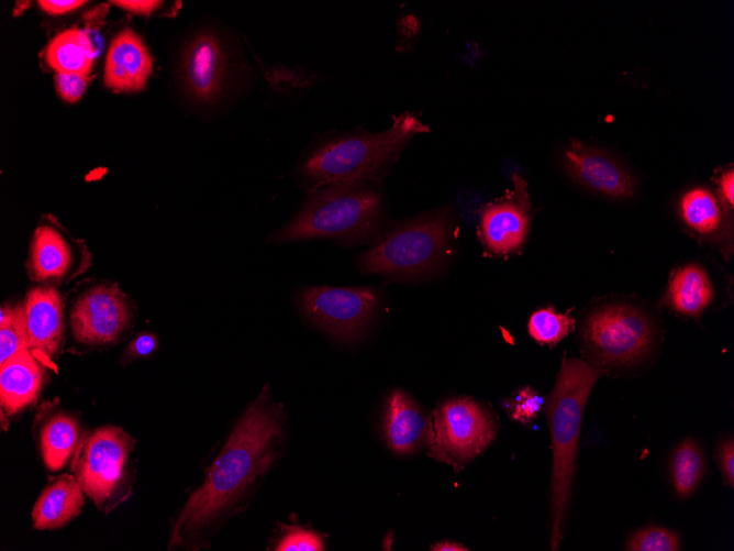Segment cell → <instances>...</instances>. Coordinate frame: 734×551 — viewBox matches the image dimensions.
<instances>
[{
    "instance_id": "1",
    "label": "cell",
    "mask_w": 734,
    "mask_h": 551,
    "mask_svg": "<svg viewBox=\"0 0 734 551\" xmlns=\"http://www.w3.org/2000/svg\"><path fill=\"white\" fill-rule=\"evenodd\" d=\"M283 409L266 384L236 421L205 471L202 484L187 498L170 530L168 549L198 550L244 509L257 482L279 456Z\"/></svg>"
},
{
    "instance_id": "2",
    "label": "cell",
    "mask_w": 734,
    "mask_h": 551,
    "mask_svg": "<svg viewBox=\"0 0 734 551\" xmlns=\"http://www.w3.org/2000/svg\"><path fill=\"white\" fill-rule=\"evenodd\" d=\"M427 131L416 115L404 112L386 131L337 135L316 144L302 157L298 173L308 191L327 184L375 180L412 136Z\"/></svg>"
},
{
    "instance_id": "3",
    "label": "cell",
    "mask_w": 734,
    "mask_h": 551,
    "mask_svg": "<svg viewBox=\"0 0 734 551\" xmlns=\"http://www.w3.org/2000/svg\"><path fill=\"white\" fill-rule=\"evenodd\" d=\"M600 374L598 366L564 356L556 383L546 399L550 429L553 466L550 482V548L563 538L570 491L576 470L578 439L588 396Z\"/></svg>"
},
{
    "instance_id": "4",
    "label": "cell",
    "mask_w": 734,
    "mask_h": 551,
    "mask_svg": "<svg viewBox=\"0 0 734 551\" xmlns=\"http://www.w3.org/2000/svg\"><path fill=\"white\" fill-rule=\"evenodd\" d=\"M382 198L367 183H335L308 191L302 206L267 238L270 243L332 238L360 243L379 236Z\"/></svg>"
},
{
    "instance_id": "5",
    "label": "cell",
    "mask_w": 734,
    "mask_h": 551,
    "mask_svg": "<svg viewBox=\"0 0 734 551\" xmlns=\"http://www.w3.org/2000/svg\"><path fill=\"white\" fill-rule=\"evenodd\" d=\"M451 224L446 209L394 224L357 256V265L365 273L392 279L427 274L445 256Z\"/></svg>"
},
{
    "instance_id": "6",
    "label": "cell",
    "mask_w": 734,
    "mask_h": 551,
    "mask_svg": "<svg viewBox=\"0 0 734 551\" xmlns=\"http://www.w3.org/2000/svg\"><path fill=\"white\" fill-rule=\"evenodd\" d=\"M135 439L116 426H102L86 433L71 462V471L84 493L103 514H109L132 494Z\"/></svg>"
},
{
    "instance_id": "7",
    "label": "cell",
    "mask_w": 734,
    "mask_h": 551,
    "mask_svg": "<svg viewBox=\"0 0 734 551\" xmlns=\"http://www.w3.org/2000/svg\"><path fill=\"white\" fill-rule=\"evenodd\" d=\"M429 456L459 472L486 450L496 437L491 415L471 398H454L432 414Z\"/></svg>"
},
{
    "instance_id": "8",
    "label": "cell",
    "mask_w": 734,
    "mask_h": 551,
    "mask_svg": "<svg viewBox=\"0 0 734 551\" xmlns=\"http://www.w3.org/2000/svg\"><path fill=\"white\" fill-rule=\"evenodd\" d=\"M298 306L318 327L333 338L353 343L360 340L378 307V296L369 287H303Z\"/></svg>"
},
{
    "instance_id": "9",
    "label": "cell",
    "mask_w": 734,
    "mask_h": 551,
    "mask_svg": "<svg viewBox=\"0 0 734 551\" xmlns=\"http://www.w3.org/2000/svg\"><path fill=\"white\" fill-rule=\"evenodd\" d=\"M583 339L601 362L623 365L647 352L653 340V327L640 309L629 305H610L588 317Z\"/></svg>"
},
{
    "instance_id": "10",
    "label": "cell",
    "mask_w": 734,
    "mask_h": 551,
    "mask_svg": "<svg viewBox=\"0 0 734 551\" xmlns=\"http://www.w3.org/2000/svg\"><path fill=\"white\" fill-rule=\"evenodd\" d=\"M132 319L131 304L122 290L115 284L101 283L84 290L74 302L71 333L84 345H110L125 333Z\"/></svg>"
},
{
    "instance_id": "11",
    "label": "cell",
    "mask_w": 734,
    "mask_h": 551,
    "mask_svg": "<svg viewBox=\"0 0 734 551\" xmlns=\"http://www.w3.org/2000/svg\"><path fill=\"white\" fill-rule=\"evenodd\" d=\"M27 271L31 279L52 284H64L89 265L87 251L74 244L55 227L41 224L34 232Z\"/></svg>"
},
{
    "instance_id": "12",
    "label": "cell",
    "mask_w": 734,
    "mask_h": 551,
    "mask_svg": "<svg viewBox=\"0 0 734 551\" xmlns=\"http://www.w3.org/2000/svg\"><path fill=\"white\" fill-rule=\"evenodd\" d=\"M514 188L510 197L488 205L481 212V240L496 254L518 250L529 231L530 202L526 184L519 175H514Z\"/></svg>"
},
{
    "instance_id": "13",
    "label": "cell",
    "mask_w": 734,
    "mask_h": 551,
    "mask_svg": "<svg viewBox=\"0 0 734 551\" xmlns=\"http://www.w3.org/2000/svg\"><path fill=\"white\" fill-rule=\"evenodd\" d=\"M224 47L212 32L196 34L186 45L180 77L188 93L200 102L213 100L222 90L226 76Z\"/></svg>"
},
{
    "instance_id": "14",
    "label": "cell",
    "mask_w": 734,
    "mask_h": 551,
    "mask_svg": "<svg viewBox=\"0 0 734 551\" xmlns=\"http://www.w3.org/2000/svg\"><path fill=\"white\" fill-rule=\"evenodd\" d=\"M24 309L30 351L46 366L53 364L64 341V308L58 290L37 286L25 296Z\"/></svg>"
},
{
    "instance_id": "15",
    "label": "cell",
    "mask_w": 734,
    "mask_h": 551,
    "mask_svg": "<svg viewBox=\"0 0 734 551\" xmlns=\"http://www.w3.org/2000/svg\"><path fill=\"white\" fill-rule=\"evenodd\" d=\"M34 434L44 465L57 472L73 462L86 433L74 414L46 403L36 415Z\"/></svg>"
},
{
    "instance_id": "16",
    "label": "cell",
    "mask_w": 734,
    "mask_h": 551,
    "mask_svg": "<svg viewBox=\"0 0 734 551\" xmlns=\"http://www.w3.org/2000/svg\"><path fill=\"white\" fill-rule=\"evenodd\" d=\"M567 170L586 187L613 198L633 195L631 174L605 154L572 141L564 152Z\"/></svg>"
},
{
    "instance_id": "17",
    "label": "cell",
    "mask_w": 734,
    "mask_h": 551,
    "mask_svg": "<svg viewBox=\"0 0 734 551\" xmlns=\"http://www.w3.org/2000/svg\"><path fill=\"white\" fill-rule=\"evenodd\" d=\"M45 364L30 350L22 351L0 364L1 420L33 404L45 381Z\"/></svg>"
},
{
    "instance_id": "18",
    "label": "cell",
    "mask_w": 734,
    "mask_h": 551,
    "mask_svg": "<svg viewBox=\"0 0 734 551\" xmlns=\"http://www.w3.org/2000/svg\"><path fill=\"white\" fill-rule=\"evenodd\" d=\"M432 419L405 393L394 389L388 398L383 433L388 447L398 454H411L427 445Z\"/></svg>"
},
{
    "instance_id": "19",
    "label": "cell",
    "mask_w": 734,
    "mask_h": 551,
    "mask_svg": "<svg viewBox=\"0 0 734 551\" xmlns=\"http://www.w3.org/2000/svg\"><path fill=\"white\" fill-rule=\"evenodd\" d=\"M152 69V58L132 30L126 29L113 38L104 68L108 87L122 91L140 90L145 86Z\"/></svg>"
},
{
    "instance_id": "20",
    "label": "cell",
    "mask_w": 734,
    "mask_h": 551,
    "mask_svg": "<svg viewBox=\"0 0 734 551\" xmlns=\"http://www.w3.org/2000/svg\"><path fill=\"white\" fill-rule=\"evenodd\" d=\"M84 491L74 474H62L41 492L32 513L36 530H54L76 518L85 504Z\"/></svg>"
},
{
    "instance_id": "21",
    "label": "cell",
    "mask_w": 734,
    "mask_h": 551,
    "mask_svg": "<svg viewBox=\"0 0 734 551\" xmlns=\"http://www.w3.org/2000/svg\"><path fill=\"white\" fill-rule=\"evenodd\" d=\"M97 52L84 30L70 29L59 33L46 48L45 57L57 73L87 76Z\"/></svg>"
},
{
    "instance_id": "22",
    "label": "cell",
    "mask_w": 734,
    "mask_h": 551,
    "mask_svg": "<svg viewBox=\"0 0 734 551\" xmlns=\"http://www.w3.org/2000/svg\"><path fill=\"white\" fill-rule=\"evenodd\" d=\"M713 287L705 272L697 265L678 269L668 288L667 302L678 312L697 316L711 302Z\"/></svg>"
},
{
    "instance_id": "23",
    "label": "cell",
    "mask_w": 734,
    "mask_h": 551,
    "mask_svg": "<svg viewBox=\"0 0 734 551\" xmlns=\"http://www.w3.org/2000/svg\"><path fill=\"white\" fill-rule=\"evenodd\" d=\"M704 473V456L701 448L690 438L682 440L670 459V476L675 493L680 498L689 497L699 486Z\"/></svg>"
},
{
    "instance_id": "24",
    "label": "cell",
    "mask_w": 734,
    "mask_h": 551,
    "mask_svg": "<svg viewBox=\"0 0 734 551\" xmlns=\"http://www.w3.org/2000/svg\"><path fill=\"white\" fill-rule=\"evenodd\" d=\"M680 211L685 222L702 234L716 231L722 222V209L716 197L702 187L692 188L682 196Z\"/></svg>"
},
{
    "instance_id": "25",
    "label": "cell",
    "mask_w": 734,
    "mask_h": 551,
    "mask_svg": "<svg viewBox=\"0 0 734 551\" xmlns=\"http://www.w3.org/2000/svg\"><path fill=\"white\" fill-rule=\"evenodd\" d=\"M30 350L24 302L3 304L0 309V364Z\"/></svg>"
},
{
    "instance_id": "26",
    "label": "cell",
    "mask_w": 734,
    "mask_h": 551,
    "mask_svg": "<svg viewBox=\"0 0 734 551\" xmlns=\"http://www.w3.org/2000/svg\"><path fill=\"white\" fill-rule=\"evenodd\" d=\"M574 319L568 313H559L553 308L535 311L527 323L529 333L541 344L554 345L572 329Z\"/></svg>"
},
{
    "instance_id": "27",
    "label": "cell",
    "mask_w": 734,
    "mask_h": 551,
    "mask_svg": "<svg viewBox=\"0 0 734 551\" xmlns=\"http://www.w3.org/2000/svg\"><path fill=\"white\" fill-rule=\"evenodd\" d=\"M680 549L679 537L676 531L650 526L634 532L626 543L631 551H677Z\"/></svg>"
},
{
    "instance_id": "28",
    "label": "cell",
    "mask_w": 734,
    "mask_h": 551,
    "mask_svg": "<svg viewBox=\"0 0 734 551\" xmlns=\"http://www.w3.org/2000/svg\"><path fill=\"white\" fill-rule=\"evenodd\" d=\"M277 551H322L324 542L322 537L304 528L288 527L285 536L276 546Z\"/></svg>"
},
{
    "instance_id": "29",
    "label": "cell",
    "mask_w": 734,
    "mask_h": 551,
    "mask_svg": "<svg viewBox=\"0 0 734 551\" xmlns=\"http://www.w3.org/2000/svg\"><path fill=\"white\" fill-rule=\"evenodd\" d=\"M543 403L544 399L535 390L530 387L522 388L509 403L511 417L527 423L537 416Z\"/></svg>"
},
{
    "instance_id": "30",
    "label": "cell",
    "mask_w": 734,
    "mask_h": 551,
    "mask_svg": "<svg viewBox=\"0 0 734 551\" xmlns=\"http://www.w3.org/2000/svg\"><path fill=\"white\" fill-rule=\"evenodd\" d=\"M157 337L151 332L136 334L122 353V364H129L140 359L151 356L157 349Z\"/></svg>"
},
{
    "instance_id": "31",
    "label": "cell",
    "mask_w": 734,
    "mask_h": 551,
    "mask_svg": "<svg viewBox=\"0 0 734 551\" xmlns=\"http://www.w3.org/2000/svg\"><path fill=\"white\" fill-rule=\"evenodd\" d=\"M87 77L78 74L56 75V88L58 95L68 102H75L84 95L87 88Z\"/></svg>"
},
{
    "instance_id": "32",
    "label": "cell",
    "mask_w": 734,
    "mask_h": 551,
    "mask_svg": "<svg viewBox=\"0 0 734 551\" xmlns=\"http://www.w3.org/2000/svg\"><path fill=\"white\" fill-rule=\"evenodd\" d=\"M715 459L722 473L724 483L731 488L734 486V441L733 437L723 439L716 448Z\"/></svg>"
},
{
    "instance_id": "33",
    "label": "cell",
    "mask_w": 734,
    "mask_h": 551,
    "mask_svg": "<svg viewBox=\"0 0 734 551\" xmlns=\"http://www.w3.org/2000/svg\"><path fill=\"white\" fill-rule=\"evenodd\" d=\"M111 3L121 7L130 12L140 14H149L155 11L162 1L155 0H114Z\"/></svg>"
},
{
    "instance_id": "34",
    "label": "cell",
    "mask_w": 734,
    "mask_h": 551,
    "mask_svg": "<svg viewBox=\"0 0 734 551\" xmlns=\"http://www.w3.org/2000/svg\"><path fill=\"white\" fill-rule=\"evenodd\" d=\"M85 1L78 0H42L38 1L40 7L49 14H63L77 9L82 5Z\"/></svg>"
},
{
    "instance_id": "35",
    "label": "cell",
    "mask_w": 734,
    "mask_h": 551,
    "mask_svg": "<svg viewBox=\"0 0 734 551\" xmlns=\"http://www.w3.org/2000/svg\"><path fill=\"white\" fill-rule=\"evenodd\" d=\"M719 187L722 197L731 208L734 206V172L729 169L722 174L719 179Z\"/></svg>"
},
{
    "instance_id": "36",
    "label": "cell",
    "mask_w": 734,
    "mask_h": 551,
    "mask_svg": "<svg viewBox=\"0 0 734 551\" xmlns=\"http://www.w3.org/2000/svg\"><path fill=\"white\" fill-rule=\"evenodd\" d=\"M431 550H433V551H465V550H468V549H466L463 544L457 543L455 541H442V542H438V543H435L434 546H432Z\"/></svg>"
}]
</instances>
